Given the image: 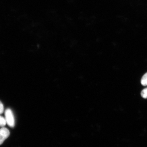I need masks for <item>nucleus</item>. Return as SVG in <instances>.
<instances>
[{
	"label": "nucleus",
	"instance_id": "obj_1",
	"mask_svg": "<svg viewBox=\"0 0 147 147\" xmlns=\"http://www.w3.org/2000/svg\"><path fill=\"white\" fill-rule=\"evenodd\" d=\"M5 119L7 124L10 127L13 128L15 125V119L12 110L8 108L5 110Z\"/></svg>",
	"mask_w": 147,
	"mask_h": 147
},
{
	"label": "nucleus",
	"instance_id": "obj_2",
	"mask_svg": "<svg viewBox=\"0 0 147 147\" xmlns=\"http://www.w3.org/2000/svg\"><path fill=\"white\" fill-rule=\"evenodd\" d=\"M10 135V132L7 128L3 127L0 129V145L3 144Z\"/></svg>",
	"mask_w": 147,
	"mask_h": 147
},
{
	"label": "nucleus",
	"instance_id": "obj_3",
	"mask_svg": "<svg viewBox=\"0 0 147 147\" xmlns=\"http://www.w3.org/2000/svg\"><path fill=\"white\" fill-rule=\"evenodd\" d=\"M141 82L143 86H147V73L145 74L141 78Z\"/></svg>",
	"mask_w": 147,
	"mask_h": 147
},
{
	"label": "nucleus",
	"instance_id": "obj_4",
	"mask_svg": "<svg viewBox=\"0 0 147 147\" xmlns=\"http://www.w3.org/2000/svg\"><path fill=\"white\" fill-rule=\"evenodd\" d=\"M7 124L5 118L0 115V127H3Z\"/></svg>",
	"mask_w": 147,
	"mask_h": 147
},
{
	"label": "nucleus",
	"instance_id": "obj_5",
	"mask_svg": "<svg viewBox=\"0 0 147 147\" xmlns=\"http://www.w3.org/2000/svg\"><path fill=\"white\" fill-rule=\"evenodd\" d=\"M141 96L143 98H147V88H145L141 91Z\"/></svg>",
	"mask_w": 147,
	"mask_h": 147
},
{
	"label": "nucleus",
	"instance_id": "obj_6",
	"mask_svg": "<svg viewBox=\"0 0 147 147\" xmlns=\"http://www.w3.org/2000/svg\"><path fill=\"white\" fill-rule=\"evenodd\" d=\"M4 106H3L2 103L0 101V115L3 113V111H4Z\"/></svg>",
	"mask_w": 147,
	"mask_h": 147
}]
</instances>
